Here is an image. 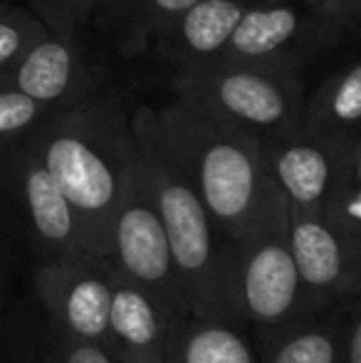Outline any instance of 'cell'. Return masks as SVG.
I'll use <instances>...</instances> for the list:
<instances>
[{"label": "cell", "instance_id": "cell-15", "mask_svg": "<svg viewBox=\"0 0 361 363\" xmlns=\"http://www.w3.org/2000/svg\"><path fill=\"white\" fill-rule=\"evenodd\" d=\"M299 28H302V18L289 5L274 3L262 8H248L238 20L226 50L243 62L265 60L287 48L297 38Z\"/></svg>", "mask_w": 361, "mask_h": 363}, {"label": "cell", "instance_id": "cell-18", "mask_svg": "<svg viewBox=\"0 0 361 363\" xmlns=\"http://www.w3.org/2000/svg\"><path fill=\"white\" fill-rule=\"evenodd\" d=\"M5 363H60L50 324L33 294H20L5 329Z\"/></svg>", "mask_w": 361, "mask_h": 363}, {"label": "cell", "instance_id": "cell-2", "mask_svg": "<svg viewBox=\"0 0 361 363\" xmlns=\"http://www.w3.org/2000/svg\"><path fill=\"white\" fill-rule=\"evenodd\" d=\"M156 119L208 216L231 242L240 240L277 188L265 168L262 141L186 101L156 111Z\"/></svg>", "mask_w": 361, "mask_h": 363}, {"label": "cell", "instance_id": "cell-13", "mask_svg": "<svg viewBox=\"0 0 361 363\" xmlns=\"http://www.w3.org/2000/svg\"><path fill=\"white\" fill-rule=\"evenodd\" d=\"M164 363H257V351L245 326L186 314L171 324Z\"/></svg>", "mask_w": 361, "mask_h": 363}, {"label": "cell", "instance_id": "cell-26", "mask_svg": "<svg viewBox=\"0 0 361 363\" xmlns=\"http://www.w3.org/2000/svg\"><path fill=\"white\" fill-rule=\"evenodd\" d=\"M270 3H284V0H270Z\"/></svg>", "mask_w": 361, "mask_h": 363}, {"label": "cell", "instance_id": "cell-12", "mask_svg": "<svg viewBox=\"0 0 361 363\" xmlns=\"http://www.w3.org/2000/svg\"><path fill=\"white\" fill-rule=\"evenodd\" d=\"M344 304L287 324L250 329L257 363H337Z\"/></svg>", "mask_w": 361, "mask_h": 363}, {"label": "cell", "instance_id": "cell-25", "mask_svg": "<svg viewBox=\"0 0 361 363\" xmlns=\"http://www.w3.org/2000/svg\"><path fill=\"white\" fill-rule=\"evenodd\" d=\"M307 3L314 5V8L327 15V18L342 20V23L347 18L354 20L359 13V0H307Z\"/></svg>", "mask_w": 361, "mask_h": 363}, {"label": "cell", "instance_id": "cell-4", "mask_svg": "<svg viewBox=\"0 0 361 363\" xmlns=\"http://www.w3.org/2000/svg\"><path fill=\"white\" fill-rule=\"evenodd\" d=\"M233 306L245 329L309 316L287 240V201L274 188L250 228L233 242Z\"/></svg>", "mask_w": 361, "mask_h": 363}, {"label": "cell", "instance_id": "cell-3", "mask_svg": "<svg viewBox=\"0 0 361 363\" xmlns=\"http://www.w3.org/2000/svg\"><path fill=\"white\" fill-rule=\"evenodd\" d=\"M23 144L38 156L82 223L91 255L106 259L111 223L124 191L129 129L96 114L70 111L35 124Z\"/></svg>", "mask_w": 361, "mask_h": 363}, {"label": "cell", "instance_id": "cell-20", "mask_svg": "<svg viewBox=\"0 0 361 363\" xmlns=\"http://www.w3.org/2000/svg\"><path fill=\"white\" fill-rule=\"evenodd\" d=\"M20 250L0 233V363H5V329L13 304L18 299V277L23 272V259Z\"/></svg>", "mask_w": 361, "mask_h": 363}, {"label": "cell", "instance_id": "cell-24", "mask_svg": "<svg viewBox=\"0 0 361 363\" xmlns=\"http://www.w3.org/2000/svg\"><path fill=\"white\" fill-rule=\"evenodd\" d=\"M196 3L198 0H141V8L149 15H154L156 20H164V23L174 25L176 20Z\"/></svg>", "mask_w": 361, "mask_h": 363}, {"label": "cell", "instance_id": "cell-22", "mask_svg": "<svg viewBox=\"0 0 361 363\" xmlns=\"http://www.w3.org/2000/svg\"><path fill=\"white\" fill-rule=\"evenodd\" d=\"M50 334H52L55 354H57L60 363H119L109 351L101 349L99 344L74 339V336H65L60 331H55L52 326H50Z\"/></svg>", "mask_w": 361, "mask_h": 363}, {"label": "cell", "instance_id": "cell-5", "mask_svg": "<svg viewBox=\"0 0 361 363\" xmlns=\"http://www.w3.org/2000/svg\"><path fill=\"white\" fill-rule=\"evenodd\" d=\"M0 233L30 259L89 252L72 206L23 141L0 148Z\"/></svg>", "mask_w": 361, "mask_h": 363}, {"label": "cell", "instance_id": "cell-7", "mask_svg": "<svg viewBox=\"0 0 361 363\" xmlns=\"http://www.w3.org/2000/svg\"><path fill=\"white\" fill-rule=\"evenodd\" d=\"M106 259L121 279L144 289L171 319L188 314L164 223L141 178L134 144H131L129 166H126L124 191L111 223Z\"/></svg>", "mask_w": 361, "mask_h": 363}, {"label": "cell", "instance_id": "cell-6", "mask_svg": "<svg viewBox=\"0 0 361 363\" xmlns=\"http://www.w3.org/2000/svg\"><path fill=\"white\" fill-rule=\"evenodd\" d=\"M179 86L181 101L240 126L260 141L302 129L294 79L255 62H223Z\"/></svg>", "mask_w": 361, "mask_h": 363}, {"label": "cell", "instance_id": "cell-23", "mask_svg": "<svg viewBox=\"0 0 361 363\" xmlns=\"http://www.w3.org/2000/svg\"><path fill=\"white\" fill-rule=\"evenodd\" d=\"M337 363H361V299H352L344 304Z\"/></svg>", "mask_w": 361, "mask_h": 363}, {"label": "cell", "instance_id": "cell-9", "mask_svg": "<svg viewBox=\"0 0 361 363\" xmlns=\"http://www.w3.org/2000/svg\"><path fill=\"white\" fill-rule=\"evenodd\" d=\"M262 158L287 206L299 211H324L349 178L361 176V144L357 131H289L262 141Z\"/></svg>", "mask_w": 361, "mask_h": 363}, {"label": "cell", "instance_id": "cell-14", "mask_svg": "<svg viewBox=\"0 0 361 363\" xmlns=\"http://www.w3.org/2000/svg\"><path fill=\"white\" fill-rule=\"evenodd\" d=\"M74 50L67 40L40 35L18 60L13 86L40 104H52L70 94L74 84Z\"/></svg>", "mask_w": 361, "mask_h": 363}, {"label": "cell", "instance_id": "cell-11", "mask_svg": "<svg viewBox=\"0 0 361 363\" xmlns=\"http://www.w3.org/2000/svg\"><path fill=\"white\" fill-rule=\"evenodd\" d=\"M171 319L144 289L116 274L101 349L119 363H164Z\"/></svg>", "mask_w": 361, "mask_h": 363}, {"label": "cell", "instance_id": "cell-19", "mask_svg": "<svg viewBox=\"0 0 361 363\" xmlns=\"http://www.w3.org/2000/svg\"><path fill=\"white\" fill-rule=\"evenodd\" d=\"M43 104L20 89H0V148L18 144L33 131Z\"/></svg>", "mask_w": 361, "mask_h": 363}, {"label": "cell", "instance_id": "cell-21", "mask_svg": "<svg viewBox=\"0 0 361 363\" xmlns=\"http://www.w3.org/2000/svg\"><path fill=\"white\" fill-rule=\"evenodd\" d=\"M43 28L23 15H0V69L15 65L25 55V50L40 38Z\"/></svg>", "mask_w": 361, "mask_h": 363}, {"label": "cell", "instance_id": "cell-8", "mask_svg": "<svg viewBox=\"0 0 361 363\" xmlns=\"http://www.w3.org/2000/svg\"><path fill=\"white\" fill-rule=\"evenodd\" d=\"M114 279L109 259L89 252L55 255L28 264V289L50 326L99 346L104 344Z\"/></svg>", "mask_w": 361, "mask_h": 363}, {"label": "cell", "instance_id": "cell-10", "mask_svg": "<svg viewBox=\"0 0 361 363\" xmlns=\"http://www.w3.org/2000/svg\"><path fill=\"white\" fill-rule=\"evenodd\" d=\"M287 240L309 316L361 299V240L344 233L327 213L289 206Z\"/></svg>", "mask_w": 361, "mask_h": 363}, {"label": "cell", "instance_id": "cell-17", "mask_svg": "<svg viewBox=\"0 0 361 363\" xmlns=\"http://www.w3.org/2000/svg\"><path fill=\"white\" fill-rule=\"evenodd\" d=\"M245 10V0H198L174 23L179 45L196 57L226 52L228 40Z\"/></svg>", "mask_w": 361, "mask_h": 363}, {"label": "cell", "instance_id": "cell-16", "mask_svg": "<svg viewBox=\"0 0 361 363\" xmlns=\"http://www.w3.org/2000/svg\"><path fill=\"white\" fill-rule=\"evenodd\" d=\"M361 119V67L349 65L344 72L319 86L307 111H302V131L307 134H347L357 131Z\"/></svg>", "mask_w": 361, "mask_h": 363}, {"label": "cell", "instance_id": "cell-1", "mask_svg": "<svg viewBox=\"0 0 361 363\" xmlns=\"http://www.w3.org/2000/svg\"><path fill=\"white\" fill-rule=\"evenodd\" d=\"M136 163L169 240L188 314L238 324L233 306V242L208 216L174 161L156 111L139 106L129 124Z\"/></svg>", "mask_w": 361, "mask_h": 363}]
</instances>
